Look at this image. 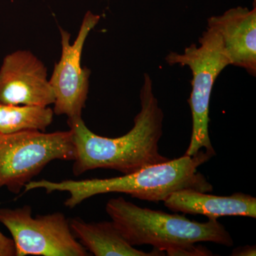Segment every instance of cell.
<instances>
[{
    "mask_svg": "<svg viewBox=\"0 0 256 256\" xmlns=\"http://www.w3.org/2000/svg\"><path fill=\"white\" fill-rule=\"evenodd\" d=\"M55 96L41 60L30 50L6 56L0 68V104L47 107Z\"/></svg>",
    "mask_w": 256,
    "mask_h": 256,
    "instance_id": "ba28073f",
    "label": "cell"
},
{
    "mask_svg": "<svg viewBox=\"0 0 256 256\" xmlns=\"http://www.w3.org/2000/svg\"><path fill=\"white\" fill-rule=\"evenodd\" d=\"M216 153L204 150L193 156H184L165 162L152 165L131 174L108 178H88L52 182L42 180L30 181L24 192L44 188L47 194L66 192L68 198L64 205L69 208L78 206L87 198L102 194L124 193L133 198L158 203L164 202L170 195L182 190L210 192L214 188L198 166L207 162Z\"/></svg>",
    "mask_w": 256,
    "mask_h": 256,
    "instance_id": "7a4b0ae2",
    "label": "cell"
},
{
    "mask_svg": "<svg viewBox=\"0 0 256 256\" xmlns=\"http://www.w3.org/2000/svg\"><path fill=\"white\" fill-rule=\"evenodd\" d=\"M54 112L50 108L0 104V134L26 130L44 132Z\"/></svg>",
    "mask_w": 256,
    "mask_h": 256,
    "instance_id": "7c38bea8",
    "label": "cell"
},
{
    "mask_svg": "<svg viewBox=\"0 0 256 256\" xmlns=\"http://www.w3.org/2000/svg\"><path fill=\"white\" fill-rule=\"evenodd\" d=\"M207 28L220 34L230 65L256 76V8H232L207 18Z\"/></svg>",
    "mask_w": 256,
    "mask_h": 256,
    "instance_id": "9c48e42d",
    "label": "cell"
},
{
    "mask_svg": "<svg viewBox=\"0 0 256 256\" xmlns=\"http://www.w3.org/2000/svg\"><path fill=\"white\" fill-rule=\"evenodd\" d=\"M200 46L192 44L182 54L170 52L165 60L170 66H188L192 73V92L188 99L192 116L191 140L185 156H193L204 150L216 153L210 137V96L216 80L230 65L222 38L210 28L203 32Z\"/></svg>",
    "mask_w": 256,
    "mask_h": 256,
    "instance_id": "277c9868",
    "label": "cell"
},
{
    "mask_svg": "<svg viewBox=\"0 0 256 256\" xmlns=\"http://www.w3.org/2000/svg\"><path fill=\"white\" fill-rule=\"evenodd\" d=\"M74 236L82 246L96 256H159L164 252L154 248L152 252L138 250L120 233L112 222L86 223L80 218L69 220Z\"/></svg>",
    "mask_w": 256,
    "mask_h": 256,
    "instance_id": "8fae6325",
    "label": "cell"
},
{
    "mask_svg": "<svg viewBox=\"0 0 256 256\" xmlns=\"http://www.w3.org/2000/svg\"><path fill=\"white\" fill-rule=\"evenodd\" d=\"M0 223L9 230L16 256H87L60 212L32 216L31 206L1 208Z\"/></svg>",
    "mask_w": 256,
    "mask_h": 256,
    "instance_id": "8992f818",
    "label": "cell"
},
{
    "mask_svg": "<svg viewBox=\"0 0 256 256\" xmlns=\"http://www.w3.org/2000/svg\"><path fill=\"white\" fill-rule=\"evenodd\" d=\"M164 204L172 212L206 216L208 220L224 216L256 218V197L242 193L216 196L197 190H182L170 195Z\"/></svg>",
    "mask_w": 256,
    "mask_h": 256,
    "instance_id": "30bf717a",
    "label": "cell"
},
{
    "mask_svg": "<svg viewBox=\"0 0 256 256\" xmlns=\"http://www.w3.org/2000/svg\"><path fill=\"white\" fill-rule=\"evenodd\" d=\"M106 210L120 233L134 247L151 245L172 256L176 250L198 242L234 245L232 236L217 220L200 223L184 216L138 206L124 197L111 198Z\"/></svg>",
    "mask_w": 256,
    "mask_h": 256,
    "instance_id": "3957f363",
    "label": "cell"
},
{
    "mask_svg": "<svg viewBox=\"0 0 256 256\" xmlns=\"http://www.w3.org/2000/svg\"><path fill=\"white\" fill-rule=\"evenodd\" d=\"M256 255V246H246L234 249L232 256H252Z\"/></svg>",
    "mask_w": 256,
    "mask_h": 256,
    "instance_id": "5bb4252c",
    "label": "cell"
},
{
    "mask_svg": "<svg viewBox=\"0 0 256 256\" xmlns=\"http://www.w3.org/2000/svg\"><path fill=\"white\" fill-rule=\"evenodd\" d=\"M100 18L99 15L88 12L73 44L70 43V34L60 28L62 56L56 64L50 82L55 96L54 112L58 116H66L68 122L82 118L90 74L89 69L82 67V52L87 37Z\"/></svg>",
    "mask_w": 256,
    "mask_h": 256,
    "instance_id": "52a82bcc",
    "label": "cell"
},
{
    "mask_svg": "<svg viewBox=\"0 0 256 256\" xmlns=\"http://www.w3.org/2000/svg\"><path fill=\"white\" fill-rule=\"evenodd\" d=\"M0 256H16L13 239L8 238L0 230Z\"/></svg>",
    "mask_w": 256,
    "mask_h": 256,
    "instance_id": "4fadbf2b",
    "label": "cell"
},
{
    "mask_svg": "<svg viewBox=\"0 0 256 256\" xmlns=\"http://www.w3.org/2000/svg\"><path fill=\"white\" fill-rule=\"evenodd\" d=\"M141 109L134 126L121 137L98 136L80 118L68 121L75 146L73 172L75 176L89 170L110 169L131 174L170 160L160 153L164 112L153 90L150 76L144 74L140 94Z\"/></svg>",
    "mask_w": 256,
    "mask_h": 256,
    "instance_id": "6da1fadb",
    "label": "cell"
},
{
    "mask_svg": "<svg viewBox=\"0 0 256 256\" xmlns=\"http://www.w3.org/2000/svg\"><path fill=\"white\" fill-rule=\"evenodd\" d=\"M75 146L68 131L26 130L0 134V188L14 194L56 160H74Z\"/></svg>",
    "mask_w": 256,
    "mask_h": 256,
    "instance_id": "5b68a950",
    "label": "cell"
}]
</instances>
